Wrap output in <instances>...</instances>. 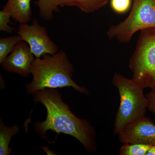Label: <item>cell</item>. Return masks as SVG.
I'll return each instance as SVG.
<instances>
[{"instance_id":"cell-7","label":"cell","mask_w":155,"mask_h":155,"mask_svg":"<svg viewBox=\"0 0 155 155\" xmlns=\"http://www.w3.org/2000/svg\"><path fill=\"white\" fill-rule=\"evenodd\" d=\"M119 140L123 143H139L155 145V124L143 116L125 126L119 134Z\"/></svg>"},{"instance_id":"cell-2","label":"cell","mask_w":155,"mask_h":155,"mask_svg":"<svg viewBox=\"0 0 155 155\" xmlns=\"http://www.w3.org/2000/svg\"><path fill=\"white\" fill-rule=\"evenodd\" d=\"M43 58H36L31 65V83L26 87L28 94H33L37 91L45 88L73 87L81 94L89 95L84 87H81L72 79L74 67L69 61L67 53L59 51L54 54H46Z\"/></svg>"},{"instance_id":"cell-13","label":"cell","mask_w":155,"mask_h":155,"mask_svg":"<svg viewBox=\"0 0 155 155\" xmlns=\"http://www.w3.org/2000/svg\"><path fill=\"white\" fill-rule=\"evenodd\" d=\"M40 15L45 20H51L54 12L59 11L57 0H36Z\"/></svg>"},{"instance_id":"cell-14","label":"cell","mask_w":155,"mask_h":155,"mask_svg":"<svg viewBox=\"0 0 155 155\" xmlns=\"http://www.w3.org/2000/svg\"><path fill=\"white\" fill-rule=\"evenodd\" d=\"M151 146L139 143H124L119 150V155H146Z\"/></svg>"},{"instance_id":"cell-11","label":"cell","mask_w":155,"mask_h":155,"mask_svg":"<svg viewBox=\"0 0 155 155\" xmlns=\"http://www.w3.org/2000/svg\"><path fill=\"white\" fill-rule=\"evenodd\" d=\"M19 127L17 125L7 127L0 119V155H10L12 148L9 147V144L12 137L18 133Z\"/></svg>"},{"instance_id":"cell-16","label":"cell","mask_w":155,"mask_h":155,"mask_svg":"<svg viewBox=\"0 0 155 155\" xmlns=\"http://www.w3.org/2000/svg\"><path fill=\"white\" fill-rule=\"evenodd\" d=\"M110 3L112 8L115 12L122 14L130 8L131 0H111Z\"/></svg>"},{"instance_id":"cell-9","label":"cell","mask_w":155,"mask_h":155,"mask_svg":"<svg viewBox=\"0 0 155 155\" xmlns=\"http://www.w3.org/2000/svg\"><path fill=\"white\" fill-rule=\"evenodd\" d=\"M31 0H8L3 10L20 23H28L31 19Z\"/></svg>"},{"instance_id":"cell-17","label":"cell","mask_w":155,"mask_h":155,"mask_svg":"<svg viewBox=\"0 0 155 155\" xmlns=\"http://www.w3.org/2000/svg\"><path fill=\"white\" fill-rule=\"evenodd\" d=\"M146 96L148 100V109L155 115V90H152Z\"/></svg>"},{"instance_id":"cell-5","label":"cell","mask_w":155,"mask_h":155,"mask_svg":"<svg viewBox=\"0 0 155 155\" xmlns=\"http://www.w3.org/2000/svg\"><path fill=\"white\" fill-rule=\"evenodd\" d=\"M155 28V0H133L129 15L122 22L109 28V39H116L126 43L139 31Z\"/></svg>"},{"instance_id":"cell-18","label":"cell","mask_w":155,"mask_h":155,"mask_svg":"<svg viewBox=\"0 0 155 155\" xmlns=\"http://www.w3.org/2000/svg\"><path fill=\"white\" fill-rule=\"evenodd\" d=\"M146 155H155V145L151 147Z\"/></svg>"},{"instance_id":"cell-4","label":"cell","mask_w":155,"mask_h":155,"mask_svg":"<svg viewBox=\"0 0 155 155\" xmlns=\"http://www.w3.org/2000/svg\"><path fill=\"white\" fill-rule=\"evenodd\" d=\"M140 31L128 66L136 83L144 89L155 90V28Z\"/></svg>"},{"instance_id":"cell-6","label":"cell","mask_w":155,"mask_h":155,"mask_svg":"<svg viewBox=\"0 0 155 155\" xmlns=\"http://www.w3.org/2000/svg\"><path fill=\"white\" fill-rule=\"evenodd\" d=\"M22 40L29 45L31 53L36 58L46 54L53 55L58 53V46L51 39L45 26L39 24L34 19L31 25L20 23L17 31Z\"/></svg>"},{"instance_id":"cell-1","label":"cell","mask_w":155,"mask_h":155,"mask_svg":"<svg viewBox=\"0 0 155 155\" xmlns=\"http://www.w3.org/2000/svg\"><path fill=\"white\" fill-rule=\"evenodd\" d=\"M32 95L35 104L41 103L47 112L45 121L34 123L36 133L42 139H47L46 131L51 130L58 134L63 133L75 137L87 152L95 151L96 134L94 128L86 119H79L72 113L56 89H43Z\"/></svg>"},{"instance_id":"cell-8","label":"cell","mask_w":155,"mask_h":155,"mask_svg":"<svg viewBox=\"0 0 155 155\" xmlns=\"http://www.w3.org/2000/svg\"><path fill=\"white\" fill-rule=\"evenodd\" d=\"M34 57L28 44L21 41L16 45L2 66L5 71L27 77L31 74V65L35 59Z\"/></svg>"},{"instance_id":"cell-15","label":"cell","mask_w":155,"mask_h":155,"mask_svg":"<svg viewBox=\"0 0 155 155\" xmlns=\"http://www.w3.org/2000/svg\"><path fill=\"white\" fill-rule=\"evenodd\" d=\"M11 17L10 14L4 10L0 11V30L4 32L12 33L15 28L9 25L11 22Z\"/></svg>"},{"instance_id":"cell-12","label":"cell","mask_w":155,"mask_h":155,"mask_svg":"<svg viewBox=\"0 0 155 155\" xmlns=\"http://www.w3.org/2000/svg\"><path fill=\"white\" fill-rule=\"evenodd\" d=\"M21 41L22 39L18 35L0 39V64H2L16 45Z\"/></svg>"},{"instance_id":"cell-19","label":"cell","mask_w":155,"mask_h":155,"mask_svg":"<svg viewBox=\"0 0 155 155\" xmlns=\"http://www.w3.org/2000/svg\"><path fill=\"white\" fill-rule=\"evenodd\" d=\"M41 149L43 150L48 155H55V154H54V153L52 152L49 149L48 147H41Z\"/></svg>"},{"instance_id":"cell-10","label":"cell","mask_w":155,"mask_h":155,"mask_svg":"<svg viewBox=\"0 0 155 155\" xmlns=\"http://www.w3.org/2000/svg\"><path fill=\"white\" fill-rule=\"evenodd\" d=\"M109 0H57L58 7H75L85 13L97 11L105 6Z\"/></svg>"},{"instance_id":"cell-3","label":"cell","mask_w":155,"mask_h":155,"mask_svg":"<svg viewBox=\"0 0 155 155\" xmlns=\"http://www.w3.org/2000/svg\"><path fill=\"white\" fill-rule=\"evenodd\" d=\"M113 84L118 89L120 98L114 124V134H118L125 126L144 116L148 100L144 94V89L132 79L116 73Z\"/></svg>"}]
</instances>
